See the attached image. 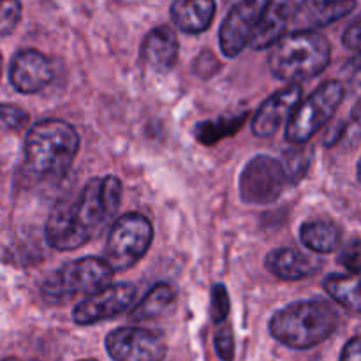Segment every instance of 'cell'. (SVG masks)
<instances>
[{
  "label": "cell",
  "mask_w": 361,
  "mask_h": 361,
  "mask_svg": "<svg viewBox=\"0 0 361 361\" xmlns=\"http://www.w3.org/2000/svg\"><path fill=\"white\" fill-rule=\"evenodd\" d=\"M122 182L116 176L88 180L73 201H62L49 214L46 240L56 250L87 245L122 203Z\"/></svg>",
  "instance_id": "1"
},
{
  "label": "cell",
  "mask_w": 361,
  "mask_h": 361,
  "mask_svg": "<svg viewBox=\"0 0 361 361\" xmlns=\"http://www.w3.org/2000/svg\"><path fill=\"white\" fill-rule=\"evenodd\" d=\"M80 143V134L71 123L56 118L39 120L25 136V168L35 178H63L76 159Z\"/></svg>",
  "instance_id": "2"
},
{
  "label": "cell",
  "mask_w": 361,
  "mask_h": 361,
  "mask_svg": "<svg viewBox=\"0 0 361 361\" xmlns=\"http://www.w3.org/2000/svg\"><path fill=\"white\" fill-rule=\"evenodd\" d=\"M271 48L268 56L271 74L291 85L314 80L331 62V44L319 32L295 30Z\"/></svg>",
  "instance_id": "3"
},
{
  "label": "cell",
  "mask_w": 361,
  "mask_h": 361,
  "mask_svg": "<svg viewBox=\"0 0 361 361\" xmlns=\"http://www.w3.org/2000/svg\"><path fill=\"white\" fill-rule=\"evenodd\" d=\"M338 316L323 300H300L275 312L270 319V334L286 348L310 349L326 341L337 330Z\"/></svg>",
  "instance_id": "4"
},
{
  "label": "cell",
  "mask_w": 361,
  "mask_h": 361,
  "mask_svg": "<svg viewBox=\"0 0 361 361\" xmlns=\"http://www.w3.org/2000/svg\"><path fill=\"white\" fill-rule=\"evenodd\" d=\"M115 271L102 257L85 256L62 264L41 286V293L48 302H62L78 295H95L108 288Z\"/></svg>",
  "instance_id": "5"
},
{
  "label": "cell",
  "mask_w": 361,
  "mask_h": 361,
  "mask_svg": "<svg viewBox=\"0 0 361 361\" xmlns=\"http://www.w3.org/2000/svg\"><path fill=\"white\" fill-rule=\"evenodd\" d=\"M344 97L345 87L341 81H326L316 88L293 109L286 126V140L293 145H305L321 127L334 118Z\"/></svg>",
  "instance_id": "6"
},
{
  "label": "cell",
  "mask_w": 361,
  "mask_h": 361,
  "mask_svg": "<svg viewBox=\"0 0 361 361\" xmlns=\"http://www.w3.org/2000/svg\"><path fill=\"white\" fill-rule=\"evenodd\" d=\"M152 242H154L152 222L143 214L130 212L113 222L102 259L113 271L129 270L148 252Z\"/></svg>",
  "instance_id": "7"
},
{
  "label": "cell",
  "mask_w": 361,
  "mask_h": 361,
  "mask_svg": "<svg viewBox=\"0 0 361 361\" xmlns=\"http://www.w3.org/2000/svg\"><path fill=\"white\" fill-rule=\"evenodd\" d=\"M288 185L281 161L271 155L261 154L252 157L240 175V196L243 203L256 207L275 203Z\"/></svg>",
  "instance_id": "8"
},
{
  "label": "cell",
  "mask_w": 361,
  "mask_h": 361,
  "mask_svg": "<svg viewBox=\"0 0 361 361\" xmlns=\"http://www.w3.org/2000/svg\"><path fill=\"white\" fill-rule=\"evenodd\" d=\"M106 351L113 361H164L168 348L157 331L123 326L106 337Z\"/></svg>",
  "instance_id": "9"
},
{
  "label": "cell",
  "mask_w": 361,
  "mask_h": 361,
  "mask_svg": "<svg viewBox=\"0 0 361 361\" xmlns=\"http://www.w3.org/2000/svg\"><path fill=\"white\" fill-rule=\"evenodd\" d=\"M137 288L130 282H120V284H109L108 288L101 289L95 295L88 296L83 302L76 305L73 310V319L76 324L88 326L97 324L102 321L113 319L133 307L136 300Z\"/></svg>",
  "instance_id": "10"
},
{
  "label": "cell",
  "mask_w": 361,
  "mask_h": 361,
  "mask_svg": "<svg viewBox=\"0 0 361 361\" xmlns=\"http://www.w3.org/2000/svg\"><path fill=\"white\" fill-rule=\"evenodd\" d=\"M268 0H236L219 30V46L228 59H235L249 44L254 27Z\"/></svg>",
  "instance_id": "11"
},
{
  "label": "cell",
  "mask_w": 361,
  "mask_h": 361,
  "mask_svg": "<svg viewBox=\"0 0 361 361\" xmlns=\"http://www.w3.org/2000/svg\"><path fill=\"white\" fill-rule=\"evenodd\" d=\"M55 76L51 60L37 49H21L9 66V81L20 94H37Z\"/></svg>",
  "instance_id": "12"
},
{
  "label": "cell",
  "mask_w": 361,
  "mask_h": 361,
  "mask_svg": "<svg viewBox=\"0 0 361 361\" xmlns=\"http://www.w3.org/2000/svg\"><path fill=\"white\" fill-rule=\"evenodd\" d=\"M303 97L302 85H288L267 99L252 118V133L259 137H270L288 122L293 109Z\"/></svg>",
  "instance_id": "13"
},
{
  "label": "cell",
  "mask_w": 361,
  "mask_h": 361,
  "mask_svg": "<svg viewBox=\"0 0 361 361\" xmlns=\"http://www.w3.org/2000/svg\"><path fill=\"white\" fill-rule=\"evenodd\" d=\"M295 9V0H268L249 39L250 48L261 51L277 44L293 23Z\"/></svg>",
  "instance_id": "14"
},
{
  "label": "cell",
  "mask_w": 361,
  "mask_h": 361,
  "mask_svg": "<svg viewBox=\"0 0 361 361\" xmlns=\"http://www.w3.org/2000/svg\"><path fill=\"white\" fill-rule=\"evenodd\" d=\"M356 9V0H302L296 6L293 25L296 30L316 32L328 27Z\"/></svg>",
  "instance_id": "15"
},
{
  "label": "cell",
  "mask_w": 361,
  "mask_h": 361,
  "mask_svg": "<svg viewBox=\"0 0 361 361\" xmlns=\"http://www.w3.org/2000/svg\"><path fill=\"white\" fill-rule=\"evenodd\" d=\"M267 270L281 281H302L316 275L323 268L317 254L300 252L293 247L274 249L264 259Z\"/></svg>",
  "instance_id": "16"
},
{
  "label": "cell",
  "mask_w": 361,
  "mask_h": 361,
  "mask_svg": "<svg viewBox=\"0 0 361 361\" xmlns=\"http://www.w3.org/2000/svg\"><path fill=\"white\" fill-rule=\"evenodd\" d=\"M180 44L173 28L155 27L145 37L141 44V60L148 69L157 74H166L175 67L178 60Z\"/></svg>",
  "instance_id": "17"
},
{
  "label": "cell",
  "mask_w": 361,
  "mask_h": 361,
  "mask_svg": "<svg viewBox=\"0 0 361 361\" xmlns=\"http://www.w3.org/2000/svg\"><path fill=\"white\" fill-rule=\"evenodd\" d=\"M215 0H175L171 20L185 34H201L208 30L215 16Z\"/></svg>",
  "instance_id": "18"
},
{
  "label": "cell",
  "mask_w": 361,
  "mask_h": 361,
  "mask_svg": "<svg viewBox=\"0 0 361 361\" xmlns=\"http://www.w3.org/2000/svg\"><path fill=\"white\" fill-rule=\"evenodd\" d=\"M300 240L314 254H330L341 245V228L330 221H310L300 228Z\"/></svg>",
  "instance_id": "19"
},
{
  "label": "cell",
  "mask_w": 361,
  "mask_h": 361,
  "mask_svg": "<svg viewBox=\"0 0 361 361\" xmlns=\"http://www.w3.org/2000/svg\"><path fill=\"white\" fill-rule=\"evenodd\" d=\"M175 289L169 284L159 282L155 284L147 295L143 296L136 307H133L129 312V319L133 323H143V321L157 319V317L164 316L166 310L175 303Z\"/></svg>",
  "instance_id": "20"
},
{
  "label": "cell",
  "mask_w": 361,
  "mask_h": 361,
  "mask_svg": "<svg viewBox=\"0 0 361 361\" xmlns=\"http://www.w3.org/2000/svg\"><path fill=\"white\" fill-rule=\"evenodd\" d=\"M324 291L344 309L360 312L358 277L349 274H331L323 282Z\"/></svg>",
  "instance_id": "21"
},
{
  "label": "cell",
  "mask_w": 361,
  "mask_h": 361,
  "mask_svg": "<svg viewBox=\"0 0 361 361\" xmlns=\"http://www.w3.org/2000/svg\"><path fill=\"white\" fill-rule=\"evenodd\" d=\"M247 113L235 116H222L217 120H207V122H200L194 127V136L197 141L203 145H214L222 137L231 136L233 133L240 129L245 123Z\"/></svg>",
  "instance_id": "22"
},
{
  "label": "cell",
  "mask_w": 361,
  "mask_h": 361,
  "mask_svg": "<svg viewBox=\"0 0 361 361\" xmlns=\"http://www.w3.org/2000/svg\"><path fill=\"white\" fill-rule=\"evenodd\" d=\"M281 164L288 176L289 185L298 183L309 169V154L305 152V148H291V150L284 152Z\"/></svg>",
  "instance_id": "23"
},
{
  "label": "cell",
  "mask_w": 361,
  "mask_h": 361,
  "mask_svg": "<svg viewBox=\"0 0 361 361\" xmlns=\"http://www.w3.org/2000/svg\"><path fill=\"white\" fill-rule=\"evenodd\" d=\"M21 20L20 0H0V37L13 34Z\"/></svg>",
  "instance_id": "24"
},
{
  "label": "cell",
  "mask_w": 361,
  "mask_h": 361,
  "mask_svg": "<svg viewBox=\"0 0 361 361\" xmlns=\"http://www.w3.org/2000/svg\"><path fill=\"white\" fill-rule=\"evenodd\" d=\"M229 309H231V302H229L228 289L224 284H215L212 289V303H210V316L215 324L224 323L228 317Z\"/></svg>",
  "instance_id": "25"
},
{
  "label": "cell",
  "mask_w": 361,
  "mask_h": 361,
  "mask_svg": "<svg viewBox=\"0 0 361 361\" xmlns=\"http://www.w3.org/2000/svg\"><path fill=\"white\" fill-rule=\"evenodd\" d=\"M28 126V113L14 104H0V127L6 130H21Z\"/></svg>",
  "instance_id": "26"
},
{
  "label": "cell",
  "mask_w": 361,
  "mask_h": 361,
  "mask_svg": "<svg viewBox=\"0 0 361 361\" xmlns=\"http://www.w3.org/2000/svg\"><path fill=\"white\" fill-rule=\"evenodd\" d=\"M360 238H353L348 245L342 249L341 256H338V263L344 268L351 271V275H358L360 271Z\"/></svg>",
  "instance_id": "27"
},
{
  "label": "cell",
  "mask_w": 361,
  "mask_h": 361,
  "mask_svg": "<svg viewBox=\"0 0 361 361\" xmlns=\"http://www.w3.org/2000/svg\"><path fill=\"white\" fill-rule=\"evenodd\" d=\"M215 349L217 355L224 361H231L235 355V338H233L231 326L221 328L217 335H215Z\"/></svg>",
  "instance_id": "28"
},
{
  "label": "cell",
  "mask_w": 361,
  "mask_h": 361,
  "mask_svg": "<svg viewBox=\"0 0 361 361\" xmlns=\"http://www.w3.org/2000/svg\"><path fill=\"white\" fill-rule=\"evenodd\" d=\"M342 41H344L345 48L353 49V51H358L360 48V21L358 20H355L351 25H349L348 30L344 32Z\"/></svg>",
  "instance_id": "29"
},
{
  "label": "cell",
  "mask_w": 361,
  "mask_h": 361,
  "mask_svg": "<svg viewBox=\"0 0 361 361\" xmlns=\"http://www.w3.org/2000/svg\"><path fill=\"white\" fill-rule=\"evenodd\" d=\"M341 361H361V341L360 337H353L348 344L344 345Z\"/></svg>",
  "instance_id": "30"
},
{
  "label": "cell",
  "mask_w": 361,
  "mask_h": 361,
  "mask_svg": "<svg viewBox=\"0 0 361 361\" xmlns=\"http://www.w3.org/2000/svg\"><path fill=\"white\" fill-rule=\"evenodd\" d=\"M2 361H21V360H18V358H6V360H2ZM30 361H35V360H30Z\"/></svg>",
  "instance_id": "31"
},
{
  "label": "cell",
  "mask_w": 361,
  "mask_h": 361,
  "mask_svg": "<svg viewBox=\"0 0 361 361\" xmlns=\"http://www.w3.org/2000/svg\"><path fill=\"white\" fill-rule=\"evenodd\" d=\"M0 76H2V53H0Z\"/></svg>",
  "instance_id": "32"
},
{
  "label": "cell",
  "mask_w": 361,
  "mask_h": 361,
  "mask_svg": "<svg viewBox=\"0 0 361 361\" xmlns=\"http://www.w3.org/2000/svg\"><path fill=\"white\" fill-rule=\"evenodd\" d=\"M83 361H95V360H83Z\"/></svg>",
  "instance_id": "33"
}]
</instances>
